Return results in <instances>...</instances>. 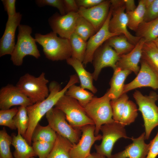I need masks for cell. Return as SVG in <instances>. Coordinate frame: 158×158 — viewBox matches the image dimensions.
<instances>
[{
    "label": "cell",
    "instance_id": "cell-1",
    "mask_svg": "<svg viewBox=\"0 0 158 158\" xmlns=\"http://www.w3.org/2000/svg\"><path fill=\"white\" fill-rule=\"evenodd\" d=\"M79 82L77 76L75 75H72L66 85L62 89L58 83L52 81L49 85V94L44 100L26 107L29 122L28 128L24 138L30 145H32L33 132L40 120L53 108L60 98L65 95L71 86Z\"/></svg>",
    "mask_w": 158,
    "mask_h": 158
},
{
    "label": "cell",
    "instance_id": "cell-2",
    "mask_svg": "<svg viewBox=\"0 0 158 158\" xmlns=\"http://www.w3.org/2000/svg\"><path fill=\"white\" fill-rule=\"evenodd\" d=\"M52 31L45 35L35 34L36 42L42 46L46 58L52 61L66 60L71 57L69 39L58 37Z\"/></svg>",
    "mask_w": 158,
    "mask_h": 158
},
{
    "label": "cell",
    "instance_id": "cell-3",
    "mask_svg": "<svg viewBox=\"0 0 158 158\" xmlns=\"http://www.w3.org/2000/svg\"><path fill=\"white\" fill-rule=\"evenodd\" d=\"M133 96L144 120L145 139L148 140L153 130L158 126V107L155 103L158 95L151 92L149 95H144L140 91L136 90Z\"/></svg>",
    "mask_w": 158,
    "mask_h": 158
},
{
    "label": "cell",
    "instance_id": "cell-4",
    "mask_svg": "<svg viewBox=\"0 0 158 158\" xmlns=\"http://www.w3.org/2000/svg\"><path fill=\"white\" fill-rule=\"evenodd\" d=\"M18 33L17 41L14 49L11 55V60L13 64L17 66H21L23 59L26 56H32L36 59L40 56L35 38L31 34L32 28L28 25L20 24L18 26Z\"/></svg>",
    "mask_w": 158,
    "mask_h": 158
},
{
    "label": "cell",
    "instance_id": "cell-5",
    "mask_svg": "<svg viewBox=\"0 0 158 158\" xmlns=\"http://www.w3.org/2000/svg\"><path fill=\"white\" fill-rule=\"evenodd\" d=\"M111 100L107 92L101 97H93L84 107L87 114L94 123L96 135L99 134L102 125L115 121L113 118Z\"/></svg>",
    "mask_w": 158,
    "mask_h": 158
},
{
    "label": "cell",
    "instance_id": "cell-6",
    "mask_svg": "<svg viewBox=\"0 0 158 158\" xmlns=\"http://www.w3.org/2000/svg\"><path fill=\"white\" fill-rule=\"evenodd\" d=\"M49 82L43 72L37 77L27 73L20 78L16 86L34 104L43 101L48 96Z\"/></svg>",
    "mask_w": 158,
    "mask_h": 158
},
{
    "label": "cell",
    "instance_id": "cell-7",
    "mask_svg": "<svg viewBox=\"0 0 158 158\" xmlns=\"http://www.w3.org/2000/svg\"><path fill=\"white\" fill-rule=\"evenodd\" d=\"M55 107L65 114L66 120L73 127L81 130L84 126L94 125L87 114L84 108L76 100L64 95L58 101Z\"/></svg>",
    "mask_w": 158,
    "mask_h": 158
},
{
    "label": "cell",
    "instance_id": "cell-8",
    "mask_svg": "<svg viewBox=\"0 0 158 158\" xmlns=\"http://www.w3.org/2000/svg\"><path fill=\"white\" fill-rule=\"evenodd\" d=\"M125 126L116 121L104 124L102 126L100 130L102 133V141L99 145H95L96 152L111 158L114 146L120 138L130 139L127 136Z\"/></svg>",
    "mask_w": 158,
    "mask_h": 158
},
{
    "label": "cell",
    "instance_id": "cell-9",
    "mask_svg": "<svg viewBox=\"0 0 158 158\" xmlns=\"http://www.w3.org/2000/svg\"><path fill=\"white\" fill-rule=\"evenodd\" d=\"M48 125L56 133L67 138L73 144L77 143L82 133L81 130L73 127L66 121L64 113L55 107L46 114Z\"/></svg>",
    "mask_w": 158,
    "mask_h": 158
},
{
    "label": "cell",
    "instance_id": "cell-10",
    "mask_svg": "<svg viewBox=\"0 0 158 158\" xmlns=\"http://www.w3.org/2000/svg\"><path fill=\"white\" fill-rule=\"evenodd\" d=\"M81 130V137L78 142L73 144L70 151L71 158H85L90 154L91 148L95 142L102 139V135H95L94 125H88L83 127Z\"/></svg>",
    "mask_w": 158,
    "mask_h": 158
},
{
    "label": "cell",
    "instance_id": "cell-11",
    "mask_svg": "<svg viewBox=\"0 0 158 158\" xmlns=\"http://www.w3.org/2000/svg\"><path fill=\"white\" fill-rule=\"evenodd\" d=\"M112 9L110 7L107 18L100 29L92 36L87 42L86 49L83 64L86 66L92 62L94 54L97 50L110 38L120 35L112 33L109 30V24L111 17Z\"/></svg>",
    "mask_w": 158,
    "mask_h": 158
},
{
    "label": "cell",
    "instance_id": "cell-12",
    "mask_svg": "<svg viewBox=\"0 0 158 158\" xmlns=\"http://www.w3.org/2000/svg\"><path fill=\"white\" fill-rule=\"evenodd\" d=\"M111 6L112 9V18L109 23V30L110 32L123 35L131 43L135 45L140 38L132 35L127 29L128 20L125 12L124 4L116 7Z\"/></svg>",
    "mask_w": 158,
    "mask_h": 158
},
{
    "label": "cell",
    "instance_id": "cell-13",
    "mask_svg": "<svg viewBox=\"0 0 158 158\" xmlns=\"http://www.w3.org/2000/svg\"><path fill=\"white\" fill-rule=\"evenodd\" d=\"M95 52L92 62L94 71L92 73L93 79L96 80L102 70L111 67L114 70L116 68V63L120 56L106 42Z\"/></svg>",
    "mask_w": 158,
    "mask_h": 158
},
{
    "label": "cell",
    "instance_id": "cell-14",
    "mask_svg": "<svg viewBox=\"0 0 158 158\" xmlns=\"http://www.w3.org/2000/svg\"><path fill=\"white\" fill-rule=\"evenodd\" d=\"M78 13H70L62 15L56 13L48 19V23L53 32L60 37L69 39L74 33Z\"/></svg>",
    "mask_w": 158,
    "mask_h": 158
},
{
    "label": "cell",
    "instance_id": "cell-15",
    "mask_svg": "<svg viewBox=\"0 0 158 158\" xmlns=\"http://www.w3.org/2000/svg\"><path fill=\"white\" fill-rule=\"evenodd\" d=\"M141 67L136 77L130 83L125 84L123 94L143 87L158 89V76L145 61L141 59Z\"/></svg>",
    "mask_w": 158,
    "mask_h": 158
},
{
    "label": "cell",
    "instance_id": "cell-16",
    "mask_svg": "<svg viewBox=\"0 0 158 158\" xmlns=\"http://www.w3.org/2000/svg\"><path fill=\"white\" fill-rule=\"evenodd\" d=\"M33 104L16 86L8 84L2 87L0 90L1 110L9 109L14 106L27 107Z\"/></svg>",
    "mask_w": 158,
    "mask_h": 158
},
{
    "label": "cell",
    "instance_id": "cell-17",
    "mask_svg": "<svg viewBox=\"0 0 158 158\" xmlns=\"http://www.w3.org/2000/svg\"><path fill=\"white\" fill-rule=\"evenodd\" d=\"M111 5L110 0H104L101 4L91 8L80 7L78 13L93 26L96 32L105 22Z\"/></svg>",
    "mask_w": 158,
    "mask_h": 158
},
{
    "label": "cell",
    "instance_id": "cell-18",
    "mask_svg": "<svg viewBox=\"0 0 158 158\" xmlns=\"http://www.w3.org/2000/svg\"><path fill=\"white\" fill-rule=\"evenodd\" d=\"M22 15L17 12L13 16L8 18L4 33L0 40V57L11 55L14 49L15 35L17 27L20 24Z\"/></svg>",
    "mask_w": 158,
    "mask_h": 158
},
{
    "label": "cell",
    "instance_id": "cell-19",
    "mask_svg": "<svg viewBox=\"0 0 158 158\" xmlns=\"http://www.w3.org/2000/svg\"><path fill=\"white\" fill-rule=\"evenodd\" d=\"M145 42V40L141 38L132 51L120 56L116 63V67L122 70L130 71L137 75L140 70L139 63L141 59L142 48Z\"/></svg>",
    "mask_w": 158,
    "mask_h": 158
},
{
    "label": "cell",
    "instance_id": "cell-20",
    "mask_svg": "<svg viewBox=\"0 0 158 158\" xmlns=\"http://www.w3.org/2000/svg\"><path fill=\"white\" fill-rule=\"evenodd\" d=\"M145 132L138 138H131L132 142L125 147L123 150L112 154L111 158H146L150 144L145 143Z\"/></svg>",
    "mask_w": 158,
    "mask_h": 158
},
{
    "label": "cell",
    "instance_id": "cell-21",
    "mask_svg": "<svg viewBox=\"0 0 158 158\" xmlns=\"http://www.w3.org/2000/svg\"><path fill=\"white\" fill-rule=\"evenodd\" d=\"M67 63L71 66L77 73L80 83V87L95 93L97 90L93 85L92 74L87 71L84 68L83 63L79 60L71 57L66 60Z\"/></svg>",
    "mask_w": 158,
    "mask_h": 158
},
{
    "label": "cell",
    "instance_id": "cell-22",
    "mask_svg": "<svg viewBox=\"0 0 158 158\" xmlns=\"http://www.w3.org/2000/svg\"><path fill=\"white\" fill-rule=\"evenodd\" d=\"M114 71L110 83V88L107 91L111 100L117 99L123 94L125 81L132 72L130 71L122 70L118 67Z\"/></svg>",
    "mask_w": 158,
    "mask_h": 158
},
{
    "label": "cell",
    "instance_id": "cell-23",
    "mask_svg": "<svg viewBox=\"0 0 158 158\" xmlns=\"http://www.w3.org/2000/svg\"><path fill=\"white\" fill-rule=\"evenodd\" d=\"M11 145L15 150L13 155L15 158H35L37 156L32 146L30 145L26 140L20 134H13L12 136Z\"/></svg>",
    "mask_w": 158,
    "mask_h": 158
},
{
    "label": "cell",
    "instance_id": "cell-24",
    "mask_svg": "<svg viewBox=\"0 0 158 158\" xmlns=\"http://www.w3.org/2000/svg\"><path fill=\"white\" fill-rule=\"evenodd\" d=\"M56 133L53 147L47 158H71L70 151L73 144L67 138Z\"/></svg>",
    "mask_w": 158,
    "mask_h": 158
},
{
    "label": "cell",
    "instance_id": "cell-25",
    "mask_svg": "<svg viewBox=\"0 0 158 158\" xmlns=\"http://www.w3.org/2000/svg\"><path fill=\"white\" fill-rule=\"evenodd\" d=\"M135 32L136 36L143 38L145 42H153L158 37V17L149 22L143 21Z\"/></svg>",
    "mask_w": 158,
    "mask_h": 158
},
{
    "label": "cell",
    "instance_id": "cell-26",
    "mask_svg": "<svg viewBox=\"0 0 158 158\" xmlns=\"http://www.w3.org/2000/svg\"><path fill=\"white\" fill-rule=\"evenodd\" d=\"M141 59L147 63L158 76V48L153 42L144 43Z\"/></svg>",
    "mask_w": 158,
    "mask_h": 158
},
{
    "label": "cell",
    "instance_id": "cell-27",
    "mask_svg": "<svg viewBox=\"0 0 158 158\" xmlns=\"http://www.w3.org/2000/svg\"><path fill=\"white\" fill-rule=\"evenodd\" d=\"M146 11L145 0H140L135 10L126 13L128 22V27L136 32L139 25L144 21Z\"/></svg>",
    "mask_w": 158,
    "mask_h": 158
},
{
    "label": "cell",
    "instance_id": "cell-28",
    "mask_svg": "<svg viewBox=\"0 0 158 158\" xmlns=\"http://www.w3.org/2000/svg\"><path fill=\"white\" fill-rule=\"evenodd\" d=\"M106 42L114 49L119 56L129 52L135 47V45L130 43L123 35L113 37Z\"/></svg>",
    "mask_w": 158,
    "mask_h": 158
},
{
    "label": "cell",
    "instance_id": "cell-29",
    "mask_svg": "<svg viewBox=\"0 0 158 158\" xmlns=\"http://www.w3.org/2000/svg\"><path fill=\"white\" fill-rule=\"evenodd\" d=\"M65 95L77 100L84 108L92 100L94 96L92 93L75 84L71 86Z\"/></svg>",
    "mask_w": 158,
    "mask_h": 158
},
{
    "label": "cell",
    "instance_id": "cell-30",
    "mask_svg": "<svg viewBox=\"0 0 158 158\" xmlns=\"http://www.w3.org/2000/svg\"><path fill=\"white\" fill-rule=\"evenodd\" d=\"M69 40L71 49V57L83 63L86 49L87 42L74 32Z\"/></svg>",
    "mask_w": 158,
    "mask_h": 158
},
{
    "label": "cell",
    "instance_id": "cell-31",
    "mask_svg": "<svg viewBox=\"0 0 158 158\" xmlns=\"http://www.w3.org/2000/svg\"><path fill=\"white\" fill-rule=\"evenodd\" d=\"M57 136L56 133L48 125L42 126L38 123L32 135V142L42 141L54 143Z\"/></svg>",
    "mask_w": 158,
    "mask_h": 158
},
{
    "label": "cell",
    "instance_id": "cell-32",
    "mask_svg": "<svg viewBox=\"0 0 158 158\" xmlns=\"http://www.w3.org/2000/svg\"><path fill=\"white\" fill-rule=\"evenodd\" d=\"M74 32L87 41L96 32L93 26L80 15L76 22Z\"/></svg>",
    "mask_w": 158,
    "mask_h": 158
},
{
    "label": "cell",
    "instance_id": "cell-33",
    "mask_svg": "<svg viewBox=\"0 0 158 158\" xmlns=\"http://www.w3.org/2000/svg\"><path fill=\"white\" fill-rule=\"evenodd\" d=\"M18 111L13 118L15 126L17 129L18 133L24 138L29 124V118L26 107L20 106Z\"/></svg>",
    "mask_w": 158,
    "mask_h": 158
},
{
    "label": "cell",
    "instance_id": "cell-34",
    "mask_svg": "<svg viewBox=\"0 0 158 158\" xmlns=\"http://www.w3.org/2000/svg\"><path fill=\"white\" fill-rule=\"evenodd\" d=\"M128 99V96L125 93L122 94L117 99L111 101L113 118L115 121L120 122L124 108Z\"/></svg>",
    "mask_w": 158,
    "mask_h": 158
},
{
    "label": "cell",
    "instance_id": "cell-35",
    "mask_svg": "<svg viewBox=\"0 0 158 158\" xmlns=\"http://www.w3.org/2000/svg\"><path fill=\"white\" fill-rule=\"evenodd\" d=\"M12 141V136L4 127L0 131V158H13L10 148Z\"/></svg>",
    "mask_w": 158,
    "mask_h": 158
},
{
    "label": "cell",
    "instance_id": "cell-36",
    "mask_svg": "<svg viewBox=\"0 0 158 158\" xmlns=\"http://www.w3.org/2000/svg\"><path fill=\"white\" fill-rule=\"evenodd\" d=\"M138 109L136 104L128 100L124 108L120 123L125 126L134 122L138 116Z\"/></svg>",
    "mask_w": 158,
    "mask_h": 158
},
{
    "label": "cell",
    "instance_id": "cell-37",
    "mask_svg": "<svg viewBox=\"0 0 158 158\" xmlns=\"http://www.w3.org/2000/svg\"><path fill=\"white\" fill-rule=\"evenodd\" d=\"M18 110V108L16 107L6 110H0V126H6L11 130L16 129L13 118Z\"/></svg>",
    "mask_w": 158,
    "mask_h": 158
},
{
    "label": "cell",
    "instance_id": "cell-38",
    "mask_svg": "<svg viewBox=\"0 0 158 158\" xmlns=\"http://www.w3.org/2000/svg\"><path fill=\"white\" fill-rule=\"evenodd\" d=\"M54 143L37 141L33 142L32 146L35 154L39 158H47L51 152Z\"/></svg>",
    "mask_w": 158,
    "mask_h": 158
},
{
    "label": "cell",
    "instance_id": "cell-39",
    "mask_svg": "<svg viewBox=\"0 0 158 158\" xmlns=\"http://www.w3.org/2000/svg\"><path fill=\"white\" fill-rule=\"evenodd\" d=\"M36 4L40 7L49 6L56 8L62 15L66 14L63 0H36Z\"/></svg>",
    "mask_w": 158,
    "mask_h": 158
},
{
    "label": "cell",
    "instance_id": "cell-40",
    "mask_svg": "<svg viewBox=\"0 0 158 158\" xmlns=\"http://www.w3.org/2000/svg\"><path fill=\"white\" fill-rule=\"evenodd\" d=\"M158 17V0H154L151 6L146 9L144 21L147 22Z\"/></svg>",
    "mask_w": 158,
    "mask_h": 158
},
{
    "label": "cell",
    "instance_id": "cell-41",
    "mask_svg": "<svg viewBox=\"0 0 158 158\" xmlns=\"http://www.w3.org/2000/svg\"><path fill=\"white\" fill-rule=\"evenodd\" d=\"M149 143V148L146 158H156L158 156V130L155 137Z\"/></svg>",
    "mask_w": 158,
    "mask_h": 158
},
{
    "label": "cell",
    "instance_id": "cell-42",
    "mask_svg": "<svg viewBox=\"0 0 158 158\" xmlns=\"http://www.w3.org/2000/svg\"><path fill=\"white\" fill-rule=\"evenodd\" d=\"M8 18L14 16L17 13L16 10V0H1Z\"/></svg>",
    "mask_w": 158,
    "mask_h": 158
},
{
    "label": "cell",
    "instance_id": "cell-43",
    "mask_svg": "<svg viewBox=\"0 0 158 158\" xmlns=\"http://www.w3.org/2000/svg\"><path fill=\"white\" fill-rule=\"evenodd\" d=\"M104 0H77L76 2L79 7L90 8L97 5L104 1Z\"/></svg>",
    "mask_w": 158,
    "mask_h": 158
},
{
    "label": "cell",
    "instance_id": "cell-44",
    "mask_svg": "<svg viewBox=\"0 0 158 158\" xmlns=\"http://www.w3.org/2000/svg\"><path fill=\"white\" fill-rule=\"evenodd\" d=\"M66 14L70 13H78L79 8L75 0H63Z\"/></svg>",
    "mask_w": 158,
    "mask_h": 158
},
{
    "label": "cell",
    "instance_id": "cell-45",
    "mask_svg": "<svg viewBox=\"0 0 158 158\" xmlns=\"http://www.w3.org/2000/svg\"><path fill=\"white\" fill-rule=\"evenodd\" d=\"M124 1L126 13L133 11L137 7L134 0H124Z\"/></svg>",
    "mask_w": 158,
    "mask_h": 158
},
{
    "label": "cell",
    "instance_id": "cell-46",
    "mask_svg": "<svg viewBox=\"0 0 158 158\" xmlns=\"http://www.w3.org/2000/svg\"><path fill=\"white\" fill-rule=\"evenodd\" d=\"M85 158H106V157L96 152L90 154Z\"/></svg>",
    "mask_w": 158,
    "mask_h": 158
},
{
    "label": "cell",
    "instance_id": "cell-47",
    "mask_svg": "<svg viewBox=\"0 0 158 158\" xmlns=\"http://www.w3.org/2000/svg\"><path fill=\"white\" fill-rule=\"evenodd\" d=\"M154 0H145L146 9L152 5Z\"/></svg>",
    "mask_w": 158,
    "mask_h": 158
},
{
    "label": "cell",
    "instance_id": "cell-48",
    "mask_svg": "<svg viewBox=\"0 0 158 158\" xmlns=\"http://www.w3.org/2000/svg\"><path fill=\"white\" fill-rule=\"evenodd\" d=\"M153 42H154V43L158 48V37L154 40Z\"/></svg>",
    "mask_w": 158,
    "mask_h": 158
}]
</instances>
